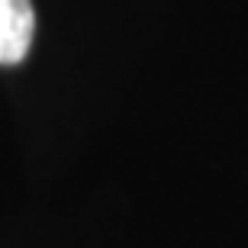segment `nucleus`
I'll return each instance as SVG.
<instances>
[{
    "label": "nucleus",
    "mask_w": 248,
    "mask_h": 248,
    "mask_svg": "<svg viewBox=\"0 0 248 248\" xmlns=\"http://www.w3.org/2000/svg\"><path fill=\"white\" fill-rule=\"evenodd\" d=\"M32 0H0V64H19L32 48Z\"/></svg>",
    "instance_id": "1"
}]
</instances>
